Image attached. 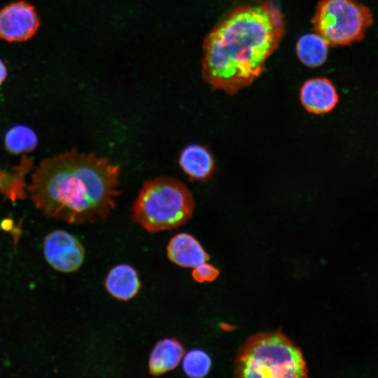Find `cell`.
<instances>
[{
  "mask_svg": "<svg viewBox=\"0 0 378 378\" xmlns=\"http://www.w3.org/2000/svg\"><path fill=\"white\" fill-rule=\"evenodd\" d=\"M120 172L107 158L73 148L41 161L31 175L29 197L36 209L56 220H105L120 194Z\"/></svg>",
  "mask_w": 378,
  "mask_h": 378,
  "instance_id": "6da1fadb",
  "label": "cell"
},
{
  "mask_svg": "<svg viewBox=\"0 0 378 378\" xmlns=\"http://www.w3.org/2000/svg\"><path fill=\"white\" fill-rule=\"evenodd\" d=\"M38 144V137L30 127L17 125L10 128L4 136L6 150L12 155L24 154L34 150Z\"/></svg>",
  "mask_w": 378,
  "mask_h": 378,
  "instance_id": "5bb4252c",
  "label": "cell"
},
{
  "mask_svg": "<svg viewBox=\"0 0 378 378\" xmlns=\"http://www.w3.org/2000/svg\"><path fill=\"white\" fill-rule=\"evenodd\" d=\"M167 254L172 262L183 267L195 268L209 259L201 244L185 232L172 237L167 246Z\"/></svg>",
  "mask_w": 378,
  "mask_h": 378,
  "instance_id": "9c48e42d",
  "label": "cell"
},
{
  "mask_svg": "<svg viewBox=\"0 0 378 378\" xmlns=\"http://www.w3.org/2000/svg\"><path fill=\"white\" fill-rule=\"evenodd\" d=\"M43 251L48 265L63 273L78 270L85 258V250L80 241L62 230H54L46 236Z\"/></svg>",
  "mask_w": 378,
  "mask_h": 378,
  "instance_id": "8992f818",
  "label": "cell"
},
{
  "mask_svg": "<svg viewBox=\"0 0 378 378\" xmlns=\"http://www.w3.org/2000/svg\"><path fill=\"white\" fill-rule=\"evenodd\" d=\"M7 76V69L4 63L0 59V86L4 83Z\"/></svg>",
  "mask_w": 378,
  "mask_h": 378,
  "instance_id": "e0dca14e",
  "label": "cell"
},
{
  "mask_svg": "<svg viewBox=\"0 0 378 378\" xmlns=\"http://www.w3.org/2000/svg\"><path fill=\"white\" fill-rule=\"evenodd\" d=\"M39 26L35 8L24 1L13 2L0 10V38L8 42L30 39Z\"/></svg>",
  "mask_w": 378,
  "mask_h": 378,
  "instance_id": "52a82bcc",
  "label": "cell"
},
{
  "mask_svg": "<svg viewBox=\"0 0 378 378\" xmlns=\"http://www.w3.org/2000/svg\"><path fill=\"white\" fill-rule=\"evenodd\" d=\"M237 377L302 378L308 369L301 349L280 329L255 334L239 349Z\"/></svg>",
  "mask_w": 378,
  "mask_h": 378,
  "instance_id": "3957f363",
  "label": "cell"
},
{
  "mask_svg": "<svg viewBox=\"0 0 378 378\" xmlns=\"http://www.w3.org/2000/svg\"><path fill=\"white\" fill-rule=\"evenodd\" d=\"M328 43L321 36L316 34H307L296 43V53L300 61L311 68L323 65L328 57Z\"/></svg>",
  "mask_w": 378,
  "mask_h": 378,
  "instance_id": "4fadbf2b",
  "label": "cell"
},
{
  "mask_svg": "<svg viewBox=\"0 0 378 378\" xmlns=\"http://www.w3.org/2000/svg\"><path fill=\"white\" fill-rule=\"evenodd\" d=\"M104 285L111 295L122 301L132 299L141 288L136 270L127 264L112 267L106 276Z\"/></svg>",
  "mask_w": 378,
  "mask_h": 378,
  "instance_id": "8fae6325",
  "label": "cell"
},
{
  "mask_svg": "<svg viewBox=\"0 0 378 378\" xmlns=\"http://www.w3.org/2000/svg\"><path fill=\"white\" fill-rule=\"evenodd\" d=\"M300 100L308 113L321 115L330 113L336 107L339 96L331 80L316 77L308 79L302 84Z\"/></svg>",
  "mask_w": 378,
  "mask_h": 378,
  "instance_id": "ba28073f",
  "label": "cell"
},
{
  "mask_svg": "<svg viewBox=\"0 0 378 378\" xmlns=\"http://www.w3.org/2000/svg\"><path fill=\"white\" fill-rule=\"evenodd\" d=\"M182 366L185 374L192 378L207 375L211 367L209 356L203 350L192 349L184 354Z\"/></svg>",
  "mask_w": 378,
  "mask_h": 378,
  "instance_id": "9a60e30c",
  "label": "cell"
},
{
  "mask_svg": "<svg viewBox=\"0 0 378 378\" xmlns=\"http://www.w3.org/2000/svg\"><path fill=\"white\" fill-rule=\"evenodd\" d=\"M185 352L183 344L174 338H165L158 341L149 356V372L152 375L160 376L175 369Z\"/></svg>",
  "mask_w": 378,
  "mask_h": 378,
  "instance_id": "7c38bea8",
  "label": "cell"
},
{
  "mask_svg": "<svg viewBox=\"0 0 378 378\" xmlns=\"http://www.w3.org/2000/svg\"><path fill=\"white\" fill-rule=\"evenodd\" d=\"M195 200L181 181L160 176L146 181L132 209L133 220L149 232L176 229L192 217Z\"/></svg>",
  "mask_w": 378,
  "mask_h": 378,
  "instance_id": "277c9868",
  "label": "cell"
},
{
  "mask_svg": "<svg viewBox=\"0 0 378 378\" xmlns=\"http://www.w3.org/2000/svg\"><path fill=\"white\" fill-rule=\"evenodd\" d=\"M312 23L328 45L347 46L364 37L372 15L356 0H319Z\"/></svg>",
  "mask_w": 378,
  "mask_h": 378,
  "instance_id": "5b68a950",
  "label": "cell"
},
{
  "mask_svg": "<svg viewBox=\"0 0 378 378\" xmlns=\"http://www.w3.org/2000/svg\"><path fill=\"white\" fill-rule=\"evenodd\" d=\"M219 274V271L212 265L206 262L193 268L192 278L199 283L211 282Z\"/></svg>",
  "mask_w": 378,
  "mask_h": 378,
  "instance_id": "2e32d148",
  "label": "cell"
},
{
  "mask_svg": "<svg viewBox=\"0 0 378 378\" xmlns=\"http://www.w3.org/2000/svg\"><path fill=\"white\" fill-rule=\"evenodd\" d=\"M178 163L181 169L191 180L205 181L216 171L211 154L206 148L198 144L186 146L180 153Z\"/></svg>",
  "mask_w": 378,
  "mask_h": 378,
  "instance_id": "30bf717a",
  "label": "cell"
},
{
  "mask_svg": "<svg viewBox=\"0 0 378 378\" xmlns=\"http://www.w3.org/2000/svg\"><path fill=\"white\" fill-rule=\"evenodd\" d=\"M284 34L283 15L269 1L242 5L227 13L203 45L202 77L212 90L233 95L265 71Z\"/></svg>",
  "mask_w": 378,
  "mask_h": 378,
  "instance_id": "7a4b0ae2",
  "label": "cell"
}]
</instances>
